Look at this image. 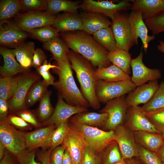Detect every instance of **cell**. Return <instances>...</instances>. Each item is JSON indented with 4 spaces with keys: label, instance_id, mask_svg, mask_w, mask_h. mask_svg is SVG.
<instances>
[{
    "label": "cell",
    "instance_id": "cell-37",
    "mask_svg": "<svg viewBox=\"0 0 164 164\" xmlns=\"http://www.w3.org/2000/svg\"><path fill=\"white\" fill-rule=\"evenodd\" d=\"M164 107V81H162L151 100L142 108L144 112H149Z\"/></svg>",
    "mask_w": 164,
    "mask_h": 164
},
{
    "label": "cell",
    "instance_id": "cell-51",
    "mask_svg": "<svg viewBox=\"0 0 164 164\" xmlns=\"http://www.w3.org/2000/svg\"><path fill=\"white\" fill-rule=\"evenodd\" d=\"M10 111L8 101L0 98V121L6 120Z\"/></svg>",
    "mask_w": 164,
    "mask_h": 164
},
{
    "label": "cell",
    "instance_id": "cell-8",
    "mask_svg": "<svg viewBox=\"0 0 164 164\" xmlns=\"http://www.w3.org/2000/svg\"><path fill=\"white\" fill-rule=\"evenodd\" d=\"M56 17L46 11L36 10L17 15L14 23L27 32L33 29L52 26Z\"/></svg>",
    "mask_w": 164,
    "mask_h": 164
},
{
    "label": "cell",
    "instance_id": "cell-55",
    "mask_svg": "<svg viewBox=\"0 0 164 164\" xmlns=\"http://www.w3.org/2000/svg\"><path fill=\"white\" fill-rule=\"evenodd\" d=\"M58 68V66L56 65L52 64L50 63H48L47 60H46L43 64L37 69L41 70L48 71H49L51 69H54V68Z\"/></svg>",
    "mask_w": 164,
    "mask_h": 164
},
{
    "label": "cell",
    "instance_id": "cell-13",
    "mask_svg": "<svg viewBox=\"0 0 164 164\" xmlns=\"http://www.w3.org/2000/svg\"><path fill=\"white\" fill-rule=\"evenodd\" d=\"M123 125L133 132L143 131L161 134L145 116L142 107H128Z\"/></svg>",
    "mask_w": 164,
    "mask_h": 164
},
{
    "label": "cell",
    "instance_id": "cell-58",
    "mask_svg": "<svg viewBox=\"0 0 164 164\" xmlns=\"http://www.w3.org/2000/svg\"><path fill=\"white\" fill-rule=\"evenodd\" d=\"M156 153L162 162L164 163V143L159 148Z\"/></svg>",
    "mask_w": 164,
    "mask_h": 164
},
{
    "label": "cell",
    "instance_id": "cell-35",
    "mask_svg": "<svg viewBox=\"0 0 164 164\" xmlns=\"http://www.w3.org/2000/svg\"><path fill=\"white\" fill-rule=\"evenodd\" d=\"M18 79V76L0 78V98L9 101L12 98L17 89Z\"/></svg>",
    "mask_w": 164,
    "mask_h": 164
},
{
    "label": "cell",
    "instance_id": "cell-44",
    "mask_svg": "<svg viewBox=\"0 0 164 164\" xmlns=\"http://www.w3.org/2000/svg\"><path fill=\"white\" fill-rule=\"evenodd\" d=\"M102 152L97 153L86 146L82 164H100L102 160Z\"/></svg>",
    "mask_w": 164,
    "mask_h": 164
},
{
    "label": "cell",
    "instance_id": "cell-62",
    "mask_svg": "<svg viewBox=\"0 0 164 164\" xmlns=\"http://www.w3.org/2000/svg\"><path fill=\"white\" fill-rule=\"evenodd\" d=\"M162 138L163 139V140L164 141V133H162Z\"/></svg>",
    "mask_w": 164,
    "mask_h": 164
},
{
    "label": "cell",
    "instance_id": "cell-20",
    "mask_svg": "<svg viewBox=\"0 0 164 164\" xmlns=\"http://www.w3.org/2000/svg\"><path fill=\"white\" fill-rule=\"evenodd\" d=\"M159 84L157 80L150 81L137 87L126 97L128 107L145 104L152 98L157 90Z\"/></svg>",
    "mask_w": 164,
    "mask_h": 164
},
{
    "label": "cell",
    "instance_id": "cell-28",
    "mask_svg": "<svg viewBox=\"0 0 164 164\" xmlns=\"http://www.w3.org/2000/svg\"><path fill=\"white\" fill-rule=\"evenodd\" d=\"M35 45L31 41L25 42L14 49L16 60L27 70L32 67Z\"/></svg>",
    "mask_w": 164,
    "mask_h": 164
},
{
    "label": "cell",
    "instance_id": "cell-47",
    "mask_svg": "<svg viewBox=\"0 0 164 164\" xmlns=\"http://www.w3.org/2000/svg\"><path fill=\"white\" fill-rule=\"evenodd\" d=\"M20 1L23 9L46 11V0H21Z\"/></svg>",
    "mask_w": 164,
    "mask_h": 164
},
{
    "label": "cell",
    "instance_id": "cell-33",
    "mask_svg": "<svg viewBox=\"0 0 164 164\" xmlns=\"http://www.w3.org/2000/svg\"><path fill=\"white\" fill-rule=\"evenodd\" d=\"M48 87L43 80H39L35 83L30 88L26 96V107L32 106L39 101L48 91Z\"/></svg>",
    "mask_w": 164,
    "mask_h": 164
},
{
    "label": "cell",
    "instance_id": "cell-40",
    "mask_svg": "<svg viewBox=\"0 0 164 164\" xmlns=\"http://www.w3.org/2000/svg\"><path fill=\"white\" fill-rule=\"evenodd\" d=\"M122 159L118 144L115 140L109 144L102 152L103 164H111Z\"/></svg>",
    "mask_w": 164,
    "mask_h": 164
},
{
    "label": "cell",
    "instance_id": "cell-2",
    "mask_svg": "<svg viewBox=\"0 0 164 164\" xmlns=\"http://www.w3.org/2000/svg\"><path fill=\"white\" fill-rule=\"evenodd\" d=\"M69 59L80 84L82 95L92 108L99 109L101 105L95 93L97 80L94 76L95 67L90 61L72 50L69 51Z\"/></svg>",
    "mask_w": 164,
    "mask_h": 164
},
{
    "label": "cell",
    "instance_id": "cell-63",
    "mask_svg": "<svg viewBox=\"0 0 164 164\" xmlns=\"http://www.w3.org/2000/svg\"><path fill=\"white\" fill-rule=\"evenodd\" d=\"M163 164H164V163H163Z\"/></svg>",
    "mask_w": 164,
    "mask_h": 164
},
{
    "label": "cell",
    "instance_id": "cell-17",
    "mask_svg": "<svg viewBox=\"0 0 164 164\" xmlns=\"http://www.w3.org/2000/svg\"><path fill=\"white\" fill-rule=\"evenodd\" d=\"M129 19L134 43L138 44V39L140 38L142 43L144 50L146 53L149 43L154 39L155 36L148 35L149 30L143 19L141 12L132 11L129 14Z\"/></svg>",
    "mask_w": 164,
    "mask_h": 164
},
{
    "label": "cell",
    "instance_id": "cell-4",
    "mask_svg": "<svg viewBox=\"0 0 164 164\" xmlns=\"http://www.w3.org/2000/svg\"><path fill=\"white\" fill-rule=\"evenodd\" d=\"M69 124L79 132L83 137L86 146L97 153H101L115 140L114 131H104L96 127L85 124Z\"/></svg>",
    "mask_w": 164,
    "mask_h": 164
},
{
    "label": "cell",
    "instance_id": "cell-10",
    "mask_svg": "<svg viewBox=\"0 0 164 164\" xmlns=\"http://www.w3.org/2000/svg\"><path fill=\"white\" fill-rule=\"evenodd\" d=\"M18 86L12 98L9 101L10 112H14L26 108V98L31 86L39 80L40 75L35 72L25 73L18 76Z\"/></svg>",
    "mask_w": 164,
    "mask_h": 164
},
{
    "label": "cell",
    "instance_id": "cell-45",
    "mask_svg": "<svg viewBox=\"0 0 164 164\" xmlns=\"http://www.w3.org/2000/svg\"><path fill=\"white\" fill-rule=\"evenodd\" d=\"M17 115L35 128H39L42 125L36 114L26 108L18 111Z\"/></svg>",
    "mask_w": 164,
    "mask_h": 164
},
{
    "label": "cell",
    "instance_id": "cell-25",
    "mask_svg": "<svg viewBox=\"0 0 164 164\" xmlns=\"http://www.w3.org/2000/svg\"><path fill=\"white\" fill-rule=\"evenodd\" d=\"M108 118V115L107 113H97L86 111L73 116L69 119V121L94 127H104L107 122Z\"/></svg>",
    "mask_w": 164,
    "mask_h": 164
},
{
    "label": "cell",
    "instance_id": "cell-38",
    "mask_svg": "<svg viewBox=\"0 0 164 164\" xmlns=\"http://www.w3.org/2000/svg\"><path fill=\"white\" fill-rule=\"evenodd\" d=\"M69 127V119L60 123L53 131L50 138V153L54 149L62 144Z\"/></svg>",
    "mask_w": 164,
    "mask_h": 164
},
{
    "label": "cell",
    "instance_id": "cell-34",
    "mask_svg": "<svg viewBox=\"0 0 164 164\" xmlns=\"http://www.w3.org/2000/svg\"><path fill=\"white\" fill-rule=\"evenodd\" d=\"M52 91H48L43 97L39 101L36 114L39 121L42 124L47 121L52 115L54 108L51 102Z\"/></svg>",
    "mask_w": 164,
    "mask_h": 164
},
{
    "label": "cell",
    "instance_id": "cell-9",
    "mask_svg": "<svg viewBox=\"0 0 164 164\" xmlns=\"http://www.w3.org/2000/svg\"><path fill=\"white\" fill-rule=\"evenodd\" d=\"M128 106L125 95L110 100L99 111L108 115L107 122L103 127L108 131L113 130L118 126L123 125L125 120Z\"/></svg>",
    "mask_w": 164,
    "mask_h": 164
},
{
    "label": "cell",
    "instance_id": "cell-57",
    "mask_svg": "<svg viewBox=\"0 0 164 164\" xmlns=\"http://www.w3.org/2000/svg\"><path fill=\"white\" fill-rule=\"evenodd\" d=\"M126 160V164H145L137 157H134Z\"/></svg>",
    "mask_w": 164,
    "mask_h": 164
},
{
    "label": "cell",
    "instance_id": "cell-3",
    "mask_svg": "<svg viewBox=\"0 0 164 164\" xmlns=\"http://www.w3.org/2000/svg\"><path fill=\"white\" fill-rule=\"evenodd\" d=\"M58 68L53 69L58 76L53 86L59 92L66 102L75 106L87 108L88 101L82 95L73 77L70 60L56 61Z\"/></svg>",
    "mask_w": 164,
    "mask_h": 164
},
{
    "label": "cell",
    "instance_id": "cell-53",
    "mask_svg": "<svg viewBox=\"0 0 164 164\" xmlns=\"http://www.w3.org/2000/svg\"><path fill=\"white\" fill-rule=\"evenodd\" d=\"M0 164H19L17 158L6 149L2 158L0 160Z\"/></svg>",
    "mask_w": 164,
    "mask_h": 164
},
{
    "label": "cell",
    "instance_id": "cell-36",
    "mask_svg": "<svg viewBox=\"0 0 164 164\" xmlns=\"http://www.w3.org/2000/svg\"><path fill=\"white\" fill-rule=\"evenodd\" d=\"M22 9L20 0H0V19L4 21L9 19L17 14Z\"/></svg>",
    "mask_w": 164,
    "mask_h": 164
},
{
    "label": "cell",
    "instance_id": "cell-39",
    "mask_svg": "<svg viewBox=\"0 0 164 164\" xmlns=\"http://www.w3.org/2000/svg\"><path fill=\"white\" fill-rule=\"evenodd\" d=\"M59 32L58 30L51 26H48L33 29L27 32L44 43L58 36Z\"/></svg>",
    "mask_w": 164,
    "mask_h": 164
},
{
    "label": "cell",
    "instance_id": "cell-1",
    "mask_svg": "<svg viewBox=\"0 0 164 164\" xmlns=\"http://www.w3.org/2000/svg\"><path fill=\"white\" fill-rule=\"evenodd\" d=\"M61 36L68 47L90 61L95 67L111 65L109 52L93 36L83 30L62 32Z\"/></svg>",
    "mask_w": 164,
    "mask_h": 164
},
{
    "label": "cell",
    "instance_id": "cell-42",
    "mask_svg": "<svg viewBox=\"0 0 164 164\" xmlns=\"http://www.w3.org/2000/svg\"><path fill=\"white\" fill-rule=\"evenodd\" d=\"M146 26L155 36L164 32V12L158 14L154 17L144 20Z\"/></svg>",
    "mask_w": 164,
    "mask_h": 164
},
{
    "label": "cell",
    "instance_id": "cell-61",
    "mask_svg": "<svg viewBox=\"0 0 164 164\" xmlns=\"http://www.w3.org/2000/svg\"><path fill=\"white\" fill-rule=\"evenodd\" d=\"M126 159H122L121 160L111 164H126Z\"/></svg>",
    "mask_w": 164,
    "mask_h": 164
},
{
    "label": "cell",
    "instance_id": "cell-41",
    "mask_svg": "<svg viewBox=\"0 0 164 164\" xmlns=\"http://www.w3.org/2000/svg\"><path fill=\"white\" fill-rule=\"evenodd\" d=\"M144 113L146 118L161 134L164 133V107Z\"/></svg>",
    "mask_w": 164,
    "mask_h": 164
},
{
    "label": "cell",
    "instance_id": "cell-50",
    "mask_svg": "<svg viewBox=\"0 0 164 164\" xmlns=\"http://www.w3.org/2000/svg\"><path fill=\"white\" fill-rule=\"evenodd\" d=\"M46 56L40 48L35 49L33 59L32 67L36 70L41 66L46 60Z\"/></svg>",
    "mask_w": 164,
    "mask_h": 164
},
{
    "label": "cell",
    "instance_id": "cell-30",
    "mask_svg": "<svg viewBox=\"0 0 164 164\" xmlns=\"http://www.w3.org/2000/svg\"><path fill=\"white\" fill-rule=\"evenodd\" d=\"M131 55L128 52L118 48L109 52L108 55V59L111 63L128 75L131 73Z\"/></svg>",
    "mask_w": 164,
    "mask_h": 164
},
{
    "label": "cell",
    "instance_id": "cell-6",
    "mask_svg": "<svg viewBox=\"0 0 164 164\" xmlns=\"http://www.w3.org/2000/svg\"><path fill=\"white\" fill-rule=\"evenodd\" d=\"M136 87L131 80L108 82L98 80L96 82L95 93L100 103H106L110 100L125 95L135 90Z\"/></svg>",
    "mask_w": 164,
    "mask_h": 164
},
{
    "label": "cell",
    "instance_id": "cell-31",
    "mask_svg": "<svg viewBox=\"0 0 164 164\" xmlns=\"http://www.w3.org/2000/svg\"><path fill=\"white\" fill-rule=\"evenodd\" d=\"M80 8L79 2L66 0H46V11L55 15L61 12L76 13Z\"/></svg>",
    "mask_w": 164,
    "mask_h": 164
},
{
    "label": "cell",
    "instance_id": "cell-43",
    "mask_svg": "<svg viewBox=\"0 0 164 164\" xmlns=\"http://www.w3.org/2000/svg\"><path fill=\"white\" fill-rule=\"evenodd\" d=\"M139 158L145 164H163L155 152L147 150L136 143Z\"/></svg>",
    "mask_w": 164,
    "mask_h": 164
},
{
    "label": "cell",
    "instance_id": "cell-59",
    "mask_svg": "<svg viewBox=\"0 0 164 164\" xmlns=\"http://www.w3.org/2000/svg\"><path fill=\"white\" fill-rule=\"evenodd\" d=\"M6 150V149L5 145L0 142V160L3 157Z\"/></svg>",
    "mask_w": 164,
    "mask_h": 164
},
{
    "label": "cell",
    "instance_id": "cell-12",
    "mask_svg": "<svg viewBox=\"0 0 164 164\" xmlns=\"http://www.w3.org/2000/svg\"><path fill=\"white\" fill-rule=\"evenodd\" d=\"M142 48L143 46L138 55L132 59L130 62L132 72L130 80L136 87L145 84L148 81L157 80L162 75L159 70L149 68L144 64L143 61Z\"/></svg>",
    "mask_w": 164,
    "mask_h": 164
},
{
    "label": "cell",
    "instance_id": "cell-7",
    "mask_svg": "<svg viewBox=\"0 0 164 164\" xmlns=\"http://www.w3.org/2000/svg\"><path fill=\"white\" fill-rule=\"evenodd\" d=\"M129 16L127 13L119 12L111 20V25L117 48L128 52L135 44Z\"/></svg>",
    "mask_w": 164,
    "mask_h": 164
},
{
    "label": "cell",
    "instance_id": "cell-26",
    "mask_svg": "<svg viewBox=\"0 0 164 164\" xmlns=\"http://www.w3.org/2000/svg\"><path fill=\"white\" fill-rule=\"evenodd\" d=\"M94 76L97 80H101L108 82L130 80L131 77L121 68L113 64L106 67H97L95 70Z\"/></svg>",
    "mask_w": 164,
    "mask_h": 164
},
{
    "label": "cell",
    "instance_id": "cell-49",
    "mask_svg": "<svg viewBox=\"0 0 164 164\" xmlns=\"http://www.w3.org/2000/svg\"><path fill=\"white\" fill-rule=\"evenodd\" d=\"M36 150L26 149L21 156L17 159L19 164H42L40 162H38L35 160Z\"/></svg>",
    "mask_w": 164,
    "mask_h": 164
},
{
    "label": "cell",
    "instance_id": "cell-19",
    "mask_svg": "<svg viewBox=\"0 0 164 164\" xmlns=\"http://www.w3.org/2000/svg\"><path fill=\"white\" fill-rule=\"evenodd\" d=\"M28 35L14 22L1 25L0 44L3 46L15 49L25 42Z\"/></svg>",
    "mask_w": 164,
    "mask_h": 164
},
{
    "label": "cell",
    "instance_id": "cell-21",
    "mask_svg": "<svg viewBox=\"0 0 164 164\" xmlns=\"http://www.w3.org/2000/svg\"><path fill=\"white\" fill-rule=\"evenodd\" d=\"M0 53L4 61L3 65L0 67V73L2 77H12L19 73H26L27 71L16 60L14 49L1 47Z\"/></svg>",
    "mask_w": 164,
    "mask_h": 164
},
{
    "label": "cell",
    "instance_id": "cell-52",
    "mask_svg": "<svg viewBox=\"0 0 164 164\" xmlns=\"http://www.w3.org/2000/svg\"><path fill=\"white\" fill-rule=\"evenodd\" d=\"M36 70L37 73L43 77V80L48 86L49 85L53 86L55 82V78L52 75L50 70L46 71L39 69Z\"/></svg>",
    "mask_w": 164,
    "mask_h": 164
},
{
    "label": "cell",
    "instance_id": "cell-14",
    "mask_svg": "<svg viewBox=\"0 0 164 164\" xmlns=\"http://www.w3.org/2000/svg\"><path fill=\"white\" fill-rule=\"evenodd\" d=\"M114 131L115 140L118 144L122 159L139 158L133 132L123 125L118 126Z\"/></svg>",
    "mask_w": 164,
    "mask_h": 164
},
{
    "label": "cell",
    "instance_id": "cell-23",
    "mask_svg": "<svg viewBox=\"0 0 164 164\" xmlns=\"http://www.w3.org/2000/svg\"><path fill=\"white\" fill-rule=\"evenodd\" d=\"M130 9L141 12L144 21L152 18L164 12V0H135Z\"/></svg>",
    "mask_w": 164,
    "mask_h": 164
},
{
    "label": "cell",
    "instance_id": "cell-64",
    "mask_svg": "<svg viewBox=\"0 0 164 164\" xmlns=\"http://www.w3.org/2000/svg\"><path fill=\"white\" fill-rule=\"evenodd\" d=\"M51 164H52L51 163Z\"/></svg>",
    "mask_w": 164,
    "mask_h": 164
},
{
    "label": "cell",
    "instance_id": "cell-18",
    "mask_svg": "<svg viewBox=\"0 0 164 164\" xmlns=\"http://www.w3.org/2000/svg\"><path fill=\"white\" fill-rule=\"evenodd\" d=\"M55 127L52 125L34 131L24 132L26 149L33 150L40 147L45 150L50 148L51 136Z\"/></svg>",
    "mask_w": 164,
    "mask_h": 164
},
{
    "label": "cell",
    "instance_id": "cell-46",
    "mask_svg": "<svg viewBox=\"0 0 164 164\" xmlns=\"http://www.w3.org/2000/svg\"><path fill=\"white\" fill-rule=\"evenodd\" d=\"M5 120L15 128L22 130H31L33 126L20 117L13 114L8 115Z\"/></svg>",
    "mask_w": 164,
    "mask_h": 164
},
{
    "label": "cell",
    "instance_id": "cell-48",
    "mask_svg": "<svg viewBox=\"0 0 164 164\" xmlns=\"http://www.w3.org/2000/svg\"><path fill=\"white\" fill-rule=\"evenodd\" d=\"M65 148L61 145L54 149L50 153V159L52 164H62Z\"/></svg>",
    "mask_w": 164,
    "mask_h": 164
},
{
    "label": "cell",
    "instance_id": "cell-15",
    "mask_svg": "<svg viewBox=\"0 0 164 164\" xmlns=\"http://www.w3.org/2000/svg\"><path fill=\"white\" fill-rule=\"evenodd\" d=\"M69 125L68 131L62 145L68 151L72 164H82L85 142L80 133L69 124Z\"/></svg>",
    "mask_w": 164,
    "mask_h": 164
},
{
    "label": "cell",
    "instance_id": "cell-16",
    "mask_svg": "<svg viewBox=\"0 0 164 164\" xmlns=\"http://www.w3.org/2000/svg\"><path fill=\"white\" fill-rule=\"evenodd\" d=\"M88 111L87 108L71 105L65 102L59 94L57 102L54 111L49 119L41 124L47 126L53 125L56 126L73 116L79 113Z\"/></svg>",
    "mask_w": 164,
    "mask_h": 164
},
{
    "label": "cell",
    "instance_id": "cell-29",
    "mask_svg": "<svg viewBox=\"0 0 164 164\" xmlns=\"http://www.w3.org/2000/svg\"><path fill=\"white\" fill-rule=\"evenodd\" d=\"M43 47L51 53L56 61L69 60V48L64 41L58 36L44 43Z\"/></svg>",
    "mask_w": 164,
    "mask_h": 164
},
{
    "label": "cell",
    "instance_id": "cell-60",
    "mask_svg": "<svg viewBox=\"0 0 164 164\" xmlns=\"http://www.w3.org/2000/svg\"><path fill=\"white\" fill-rule=\"evenodd\" d=\"M157 47L159 50L164 53V41L160 40L159 44L157 46Z\"/></svg>",
    "mask_w": 164,
    "mask_h": 164
},
{
    "label": "cell",
    "instance_id": "cell-24",
    "mask_svg": "<svg viewBox=\"0 0 164 164\" xmlns=\"http://www.w3.org/2000/svg\"><path fill=\"white\" fill-rule=\"evenodd\" d=\"M80 17L83 23L82 30L90 35H93L99 30L111 25V22L108 17L98 13L82 12Z\"/></svg>",
    "mask_w": 164,
    "mask_h": 164
},
{
    "label": "cell",
    "instance_id": "cell-11",
    "mask_svg": "<svg viewBox=\"0 0 164 164\" xmlns=\"http://www.w3.org/2000/svg\"><path fill=\"white\" fill-rule=\"evenodd\" d=\"M129 1H123L114 3L108 0L95 1L84 0L80 5V8L86 12L95 13L113 19L116 15L121 11L130 9L132 4Z\"/></svg>",
    "mask_w": 164,
    "mask_h": 164
},
{
    "label": "cell",
    "instance_id": "cell-27",
    "mask_svg": "<svg viewBox=\"0 0 164 164\" xmlns=\"http://www.w3.org/2000/svg\"><path fill=\"white\" fill-rule=\"evenodd\" d=\"M133 132L136 143L149 151L156 152L164 143L161 134L143 131Z\"/></svg>",
    "mask_w": 164,
    "mask_h": 164
},
{
    "label": "cell",
    "instance_id": "cell-56",
    "mask_svg": "<svg viewBox=\"0 0 164 164\" xmlns=\"http://www.w3.org/2000/svg\"><path fill=\"white\" fill-rule=\"evenodd\" d=\"M62 164H72V159L68 151L65 149Z\"/></svg>",
    "mask_w": 164,
    "mask_h": 164
},
{
    "label": "cell",
    "instance_id": "cell-5",
    "mask_svg": "<svg viewBox=\"0 0 164 164\" xmlns=\"http://www.w3.org/2000/svg\"><path fill=\"white\" fill-rule=\"evenodd\" d=\"M0 142L17 159L26 150L24 132L18 130L5 120L0 121Z\"/></svg>",
    "mask_w": 164,
    "mask_h": 164
},
{
    "label": "cell",
    "instance_id": "cell-22",
    "mask_svg": "<svg viewBox=\"0 0 164 164\" xmlns=\"http://www.w3.org/2000/svg\"><path fill=\"white\" fill-rule=\"evenodd\" d=\"M52 26L61 32L83 29L81 19L76 13L65 12L59 15L56 17Z\"/></svg>",
    "mask_w": 164,
    "mask_h": 164
},
{
    "label": "cell",
    "instance_id": "cell-32",
    "mask_svg": "<svg viewBox=\"0 0 164 164\" xmlns=\"http://www.w3.org/2000/svg\"><path fill=\"white\" fill-rule=\"evenodd\" d=\"M94 39L109 52L117 48L112 29L111 26L101 29L92 35Z\"/></svg>",
    "mask_w": 164,
    "mask_h": 164
},
{
    "label": "cell",
    "instance_id": "cell-54",
    "mask_svg": "<svg viewBox=\"0 0 164 164\" xmlns=\"http://www.w3.org/2000/svg\"><path fill=\"white\" fill-rule=\"evenodd\" d=\"M36 155L42 164H51L49 151L42 150L36 152Z\"/></svg>",
    "mask_w": 164,
    "mask_h": 164
}]
</instances>
